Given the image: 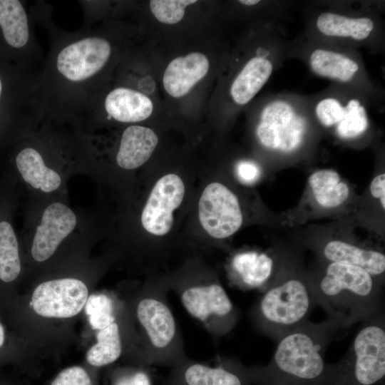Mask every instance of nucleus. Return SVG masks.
Returning a JSON list of instances; mask_svg holds the SVG:
<instances>
[{
	"label": "nucleus",
	"mask_w": 385,
	"mask_h": 385,
	"mask_svg": "<svg viewBox=\"0 0 385 385\" xmlns=\"http://www.w3.org/2000/svg\"><path fill=\"white\" fill-rule=\"evenodd\" d=\"M50 33L51 48L39 73L45 118L78 128L99 93L98 81L112 58L113 43L88 27L76 33Z\"/></svg>",
	"instance_id": "obj_1"
},
{
	"label": "nucleus",
	"mask_w": 385,
	"mask_h": 385,
	"mask_svg": "<svg viewBox=\"0 0 385 385\" xmlns=\"http://www.w3.org/2000/svg\"><path fill=\"white\" fill-rule=\"evenodd\" d=\"M0 178L24 202L68 195L76 175L89 176L91 154L86 133L68 124L44 118L34 132L15 143Z\"/></svg>",
	"instance_id": "obj_2"
},
{
	"label": "nucleus",
	"mask_w": 385,
	"mask_h": 385,
	"mask_svg": "<svg viewBox=\"0 0 385 385\" xmlns=\"http://www.w3.org/2000/svg\"><path fill=\"white\" fill-rule=\"evenodd\" d=\"M98 233L97 217L72 205L68 195L24 202L21 252L35 266L48 264L63 251L85 248Z\"/></svg>",
	"instance_id": "obj_3"
},
{
	"label": "nucleus",
	"mask_w": 385,
	"mask_h": 385,
	"mask_svg": "<svg viewBox=\"0 0 385 385\" xmlns=\"http://www.w3.org/2000/svg\"><path fill=\"white\" fill-rule=\"evenodd\" d=\"M165 281L147 283L129 301L126 326L134 360L140 366L173 367L186 359Z\"/></svg>",
	"instance_id": "obj_4"
},
{
	"label": "nucleus",
	"mask_w": 385,
	"mask_h": 385,
	"mask_svg": "<svg viewBox=\"0 0 385 385\" xmlns=\"http://www.w3.org/2000/svg\"><path fill=\"white\" fill-rule=\"evenodd\" d=\"M344 329L336 321H308L283 336L266 365H257L255 385H325L327 347Z\"/></svg>",
	"instance_id": "obj_5"
},
{
	"label": "nucleus",
	"mask_w": 385,
	"mask_h": 385,
	"mask_svg": "<svg viewBox=\"0 0 385 385\" xmlns=\"http://www.w3.org/2000/svg\"><path fill=\"white\" fill-rule=\"evenodd\" d=\"M308 282L316 304L343 329L382 313L381 287L361 267L329 262L316 282Z\"/></svg>",
	"instance_id": "obj_6"
},
{
	"label": "nucleus",
	"mask_w": 385,
	"mask_h": 385,
	"mask_svg": "<svg viewBox=\"0 0 385 385\" xmlns=\"http://www.w3.org/2000/svg\"><path fill=\"white\" fill-rule=\"evenodd\" d=\"M164 281L186 312L214 340L227 335L236 326L238 310L214 276L185 274Z\"/></svg>",
	"instance_id": "obj_7"
},
{
	"label": "nucleus",
	"mask_w": 385,
	"mask_h": 385,
	"mask_svg": "<svg viewBox=\"0 0 385 385\" xmlns=\"http://www.w3.org/2000/svg\"><path fill=\"white\" fill-rule=\"evenodd\" d=\"M315 305L309 282L289 277L267 287L252 307L251 317L260 332L277 342L307 323Z\"/></svg>",
	"instance_id": "obj_8"
},
{
	"label": "nucleus",
	"mask_w": 385,
	"mask_h": 385,
	"mask_svg": "<svg viewBox=\"0 0 385 385\" xmlns=\"http://www.w3.org/2000/svg\"><path fill=\"white\" fill-rule=\"evenodd\" d=\"M385 376L383 312L362 322L346 353L328 364L325 385H378Z\"/></svg>",
	"instance_id": "obj_9"
},
{
	"label": "nucleus",
	"mask_w": 385,
	"mask_h": 385,
	"mask_svg": "<svg viewBox=\"0 0 385 385\" xmlns=\"http://www.w3.org/2000/svg\"><path fill=\"white\" fill-rule=\"evenodd\" d=\"M257 377V365L236 359L217 356L202 362L188 357L171 368L165 385H255Z\"/></svg>",
	"instance_id": "obj_10"
},
{
	"label": "nucleus",
	"mask_w": 385,
	"mask_h": 385,
	"mask_svg": "<svg viewBox=\"0 0 385 385\" xmlns=\"http://www.w3.org/2000/svg\"><path fill=\"white\" fill-rule=\"evenodd\" d=\"M88 288L81 278L66 276L40 282L34 289L31 300L33 310L47 318H70L85 307Z\"/></svg>",
	"instance_id": "obj_11"
},
{
	"label": "nucleus",
	"mask_w": 385,
	"mask_h": 385,
	"mask_svg": "<svg viewBox=\"0 0 385 385\" xmlns=\"http://www.w3.org/2000/svg\"><path fill=\"white\" fill-rule=\"evenodd\" d=\"M306 128V120L292 105L275 101L263 108L256 134L265 148L290 153L301 145Z\"/></svg>",
	"instance_id": "obj_12"
},
{
	"label": "nucleus",
	"mask_w": 385,
	"mask_h": 385,
	"mask_svg": "<svg viewBox=\"0 0 385 385\" xmlns=\"http://www.w3.org/2000/svg\"><path fill=\"white\" fill-rule=\"evenodd\" d=\"M198 216L202 228L215 239L230 237L240 228L243 221L237 197L217 182L210 183L202 191Z\"/></svg>",
	"instance_id": "obj_13"
},
{
	"label": "nucleus",
	"mask_w": 385,
	"mask_h": 385,
	"mask_svg": "<svg viewBox=\"0 0 385 385\" xmlns=\"http://www.w3.org/2000/svg\"><path fill=\"white\" fill-rule=\"evenodd\" d=\"M19 204L16 195L0 178V292H7L23 271L20 237L14 221Z\"/></svg>",
	"instance_id": "obj_14"
},
{
	"label": "nucleus",
	"mask_w": 385,
	"mask_h": 385,
	"mask_svg": "<svg viewBox=\"0 0 385 385\" xmlns=\"http://www.w3.org/2000/svg\"><path fill=\"white\" fill-rule=\"evenodd\" d=\"M185 192V184L177 174H167L158 180L140 214L143 228L155 236L167 235L173 225V212L181 205Z\"/></svg>",
	"instance_id": "obj_15"
},
{
	"label": "nucleus",
	"mask_w": 385,
	"mask_h": 385,
	"mask_svg": "<svg viewBox=\"0 0 385 385\" xmlns=\"http://www.w3.org/2000/svg\"><path fill=\"white\" fill-rule=\"evenodd\" d=\"M30 17L19 0H0V28L3 38L11 48L23 50L36 62L41 60V49Z\"/></svg>",
	"instance_id": "obj_16"
},
{
	"label": "nucleus",
	"mask_w": 385,
	"mask_h": 385,
	"mask_svg": "<svg viewBox=\"0 0 385 385\" xmlns=\"http://www.w3.org/2000/svg\"><path fill=\"white\" fill-rule=\"evenodd\" d=\"M158 143L155 133L150 128L130 125L122 132L114 159L121 170H135L145 163Z\"/></svg>",
	"instance_id": "obj_17"
},
{
	"label": "nucleus",
	"mask_w": 385,
	"mask_h": 385,
	"mask_svg": "<svg viewBox=\"0 0 385 385\" xmlns=\"http://www.w3.org/2000/svg\"><path fill=\"white\" fill-rule=\"evenodd\" d=\"M107 121L133 123L147 119L153 105L144 93L127 87H116L108 92L103 100Z\"/></svg>",
	"instance_id": "obj_18"
},
{
	"label": "nucleus",
	"mask_w": 385,
	"mask_h": 385,
	"mask_svg": "<svg viewBox=\"0 0 385 385\" xmlns=\"http://www.w3.org/2000/svg\"><path fill=\"white\" fill-rule=\"evenodd\" d=\"M209 70V61L200 52L174 58L167 66L163 75V86L171 96L180 98L186 95L203 78Z\"/></svg>",
	"instance_id": "obj_19"
},
{
	"label": "nucleus",
	"mask_w": 385,
	"mask_h": 385,
	"mask_svg": "<svg viewBox=\"0 0 385 385\" xmlns=\"http://www.w3.org/2000/svg\"><path fill=\"white\" fill-rule=\"evenodd\" d=\"M234 283L242 289H260L272 276L274 261L265 252L247 250L235 254L230 261Z\"/></svg>",
	"instance_id": "obj_20"
},
{
	"label": "nucleus",
	"mask_w": 385,
	"mask_h": 385,
	"mask_svg": "<svg viewBox=\"0 0 385 385\" xmlns=\"http://www.w3.org/2000/svg\"><path fill=\"white\" fill-rule=\"evenodd\" d=\"M324 257L329 262H339L361 267L375 277L385 271V255L381 252L365 249L343 240H334L323 247Z\"/></svg>",
	"instance_id": "obj_21"
},
{
	"label": "nucleus",
	"mask_w": 385,
	"mask_h": 385,
	"mask_svg": "<svg viewBox=\"0 0 385 385\" xmlns=\"http://www.w3.org/2000/svg\"><path fill=\"white\" fill-rule=\"evenodd\" d=\"M273 70L272 62L264 57L250 59L234 80L231 96L239 105L250 101L269 79Z\"/></svg>",
	"instance_id": "obj_22"
},
{
	"label": "nucleus",
	"mask_w": 385,
	"mask_h": 385,
	"mask_svg": "<svg viewBox=\"0 0 385 385\" xmlns=\"http://www.w3.org/2000/svg\"><path fill=\"white\" fill-rule=\"evenodd\" d=\"M309 184L317 202L327 208L336 207L348 198V185L341 180L339 173L331 169H322L313 173Z\"/></svg>",
	"instance_id": "obj_23"
},
{
	"label": "nucleus",
	"mask_w": 385,
	"mask_h": 385,
	"mask_svg": "<svg viewBox=\"0 0 385 385\" xmlns=\"http://www.w3.org/2000/svg\"><path fill=\"white\" fill-rule=\"evenodd\" d=\"M374 26L369 18H351L331 12L321 14L317 20V27L322 34L358 41L366 38Z\"/></svg>",
	"instance_id": "obj_24"
},
{
	"label": "nucleus",
	"mask_w": 385,
	"mask_h": 385,
	"mask_svg": "<svg viewBox=\"0 0 385 385\" xmlns=\"http://www.w3.org/2000/svg\"><path fill=\"white\" fill-rule=\"evenodd\" d=\"M309 62L317 75L343 82L351 80L359 69L358 63L351 58L322 48L312 53Z\"/></svg>",
	"instance_id": "obj_25"
},
{
	"label": "nucleus",
	"mask_w": 385,
	"mask_h": 385,
	"mask_svg": "<svg viewBox=\"0 0 385 385\" xmlns=\"http://www.w3.org/2000/svg\"><path fill=\"white\" fill-rule=\"evenodd\" d=\"M123 352V344L118 321L97 331L96 342L88 349L86 360L95 367L109 365Z\"/></svg>",
	"instance_id": "obj_26"
},
{
	"label": "nucleus",
	"mask_w": 385,
	"mask_h": 385,
	"mask_svg": "<svg viewBox=\"0 0 385 385\" xmlns=\"http://www.w3.org/2000/svg\"><path fill=\"white\" fill-rule=\"evenodd\" d=\"M84 307L90 325L95 330H101L118 321L115 302L108 294H91L88 297Z\"/></svg>",
	"instance_id": "obj_27"
},
{
	"label": "nucleus",
	"mask_w": 385,
	"mask_h": 385,
	"mask_svg": "<svg viewBox=\"0 0 385 385\" xmlns=\"http://www.w3.org/2000/svg\"><path fill=\"white\" fill-rule=\"evenodd\" d=\"M368 127L365 108L356 99H351L344 107V115L337 125V135L344 139L354 138L361 135Z\"/></svg>",
	"instance_id": "obj_28"
},
{
	"label": "nucleus",
	"mask_w": 385,
	"mask_h": 385,
	"mask_svg": "<svg viewBox=\"0 0 385 385\" xmlns=\"http://www.w3.org/2000/svg\"><path fill=\"white\" fill-rule=\"evenodd\" d=\"M195 2L196 0H152L150 8L159 21L174 24L183 19L185 8Z\"/></svg>",
	"instance_id": "obj_29"
},
{
	"label": "nucleus",
	"mask_w": 385,
	"mask_h": 385,
	"mask_svg": "<svg viewBox=\"0 0 385 385\" xmlns=\"http://www.w3.org/2000/svg\"><path fill=\"white\" fill-rule=\"evenodd\" d=\"M111 385H153V378L148 366L138 365L115 372Z\"/></svg>",
	"instance_id": "obj_30"
},
{
	"label": "nucleus",
	"mask_w": 385,
	"mask_h": 385,
	"mask_svg": "<svg viewBox=\"0 0 385 385\" xmlns=\"http://www.w3.org/2000/svg\"><path fill=\"white\" fill-rule=\"evenodd\" d=\"M315 111L319 121L327 127L337 125L344 115V107L333 98H327L319 101Z\"/></svg>",
	"instance_id": "obj_31"
},
{
	"label": "nucleus",
	"mask_w": 385,
	"mask_h": 385,
	"mask_svg": "<svg viewBox=\"0 0 385 385\" xmlns=\"http://www.w3.org/2000/svg\"><path fill=\"white\" fill-rule=\"evenodd\" d=\"M51 385H93L88 373L81 366H72L60 371Z\"/></svg>",
	"instance_id": "obj_32"
},
{
	"label": "nucleus",
	"mask_w": 385,
	"mask_h": 385,
	"mask_svg": "<svg viewBox=\"0 0 385 385\" xmlns=\"http://www.w3.org/2000/svg\"><path fill=\"white\" fill-rule=\"evenodd\" d=\"M236 172L240 181L250 184L255 182L260 175L258 165L251 161H240L236 167Z\"/></svg>",
	"instance_id": "obj_33"
},
{
	"label": "nucleus",
	"mask_w": 385,
	"mask_h": 385,
	"mask_svg": "<svg viewBox=\"0 0 385 385\" xmlns=\"http://www.w3.org/2000/svg\"><path fill=\"white\" fill-rule=\"evenodd\" d=\"M370 192L373 197L379 198L382 208L385 209V174L376 176L370 184Z\"/></svg>",
	"instance_id": "obj_34"
},
{
	"label": "nucleus",
	"mask_w": 385,
	"mask_h": 385,
	"mask_svg": "<svg viewBox=\"0 0 385 385\" xmlns=\"http://www.w3.org/2000/svg\"><path fill=\"white\" fill-rule=\"evenodd\" d=\"M9 337L4 324L0 320V356L4 355L6 350L9 349Z\"/></svg>",
	"instance_id": "obj_35"
},
{
	"label": "nucleus",
	"mask_w": 385,
	"mask_h": 385,
	"mask_svg": "<svg viewBox=\"0 0 385 385\" xmlns=\"http://www.w3.org/2000/svg\"><path fill=\"white\" fill-rule=\"evenodd\" d=\"M240 2L245 5L252 6L260 2L258 0H240Z\"/></svg>",
	"instance_id": "obj_36"
},
{
	"label": "nucleus",
	"mask_w": 385,
	"mask_h": 385,
	"mask_svg": "<svg viewBox=\"0 0 385 385\" xmlns=\"http://www.w3.org/2000/svg\"><path fill=\"white\" fill-rule=\"evenodd\" d=\"M3 91H4L3 81H2V78L0 76V102L2 100Z\"/></svg>",
	"instance_id": "obj_37"
}]
</instances>
